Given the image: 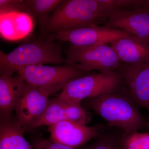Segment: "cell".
Wrapping results in <instances>:
<instances>
[{"instance_id":"cell-1","label":"cell","mask_w":149,"mask_h":149,"mask_svg":"<svg viewBox=\"0 0 149 149\" xmlns=\"http://www.w3.org/2000/svg\"><path fill=\"white\" fill-rule=\"evenodd\" d=\"M84 104L102 118L109 126L118 128L125 134L138 132L148 125L125 88L86 99Z\"/></svg>"},{"instance_id":"cell-2","label":"cell","mask_w":149,"mask_h":149,"mask_svg":"<svg viewBox=\"0 0 149 149\" xmlns=\"http://www.w3.org/2000/svg\"><path fill=\"white\" fill-rule=\"evenodd\" d=\"M66 63L60 47L54 41L38 40L22 44L8 54L0 52L1 76H12L25 67Z\"/></svg>"},{"instance_id":"cell-3","label":"cell","mask_w":149,"mask_h":149,"mask_svg":"<svg viewBox=\"0 0 149 149\" xmlns=\"http://www.w3.org/2000/svg\"><path fill=\"white\" fill-rule=\"evenodd\" d=\"M107 17L102 0H68L58 6L44 26L54 34L91 26Z\"/></svg>"},{"instance_id":"cell-4","label":"cell","mask_w":149,"mask_h":149,"mask_svg":"<svg viewBox=\"0 0 149 149\" xmlns=\"http://www.w3.org/2000/svg\"><path fill=\"white\" fill-rule=\"evenodd\" d=\"M123 85L118 70L87 74L68 83L58 97L70 102L81 103L83 100L119 91Z\"/></svg>"},{"instance_id":"cell-5","label":"cell","mask_w":149,"mask_h":149,"mask_svg":"<svg viewBox=\"0 0 149 149\" xmlns=\"http://www.w3.org/2000/svg\"><path fill=\"white\" fill-rule=\"evenodd\" d=\"M17 72L26 83L47 89L52 94L62 91L70 82L88 73L67 63L58 66L32 65L20 68Z\"/></svg>"},{"instance_id":"cell-6","label":"cell","mask_w":149,"mask_h":149,"mask_svg":"<svg viewBox=\"0 0 149 149\" xmlns=\"http://www.w3.org/2000/svg\"><path fill=\"white\" fill-rule=\"evenodd\" d=\"M66 63L85 72L117 71L120 61L111 46L100 44L85 47L70 46L67 52Z\"/></svg>"},{"instance_id":"cell-7","label":"cell","mask_w":149,"mask_h":149,"mask_svg":"<svg viewBox=\"0 0 149 149\" xmlns=\"http://www.w3.org/2000/svg\"><path fill=\"white\" fill-rule=\"evenodd\" d=\"M130 35L132 34L121 29L93 24L88 27L51 34L47 40L68 42L73 47H85L111 43Z\"/></svg>"},{"instance_id":"cell-8","label":"cell","mask_w":149,"mask_h":149,"mask_svg":"<svg viewBox=\"0 0 149 149\" xmlns=\"http://www.w3.org/2000/svg\"><path fill=\"white\" fill-rule=\"evenodd\" d=\"M91 114L81 103L70 102L58 97L49 100L45 110L27 131L44 125L51 126L64 120L86 125L91 122Z\"/></svg>"},{"instance_id":"cell-9","label":"cell","mask_w":149,"mask_h":149,"mask_svg":"<svg viewBox=\"0 0 149 149\" xmlns=\"http://www.w3.org/2000/svg\"><path fill=\"white\" fill-rule=\"evenodd\" d=\"M106 127L103 125L88 126L86 124L64 120L49 127L50 139L65 146L77 148L84 146L95 139Z\"/></svg>"},{"instance_id":"cell-10","label":"cell","mask_w":149,"mask_h":149,"mask_svg":"<svg viewBox=\"0 0 149 149\" xmlns=\"http://www.w3.org/2000/svg\"><path fill=\"white\" fill-rule=\"evenodd\" d=\"M52 95L47 89L26 83L15 110L17 118L27 131L45 110L49 97Z\"/></svg>"},{"instance_id":"cell-11","label":"cell","mask_w":149,"mask_h":149,"mask_svg":"<svg viewBox=\"0 0 149 149\" xmlns=\"http://www.w3.org/2000/svg\"><path fill=\"white\" fill-rule=\"evenodd\" d=\"M107 18L106 26L129 32L149 45V4L133 10H116Z\"/></svg>"},{"instance_id":"cell-12","label":"cell","mask_w":149,"mask_h":149,"mask_svg":"<svg viewBox=\"0 0 149 149\" xmlns=\"http://www.w3.org/2000/svg\"><path fill=\"white\" fill-rule=\"evenodd\" d=\"M118 71L133 102L149 112V62L120 65Z\"/></svg>"},{"instance_id":"cell-13","label":"cell","mask_w":149,"mask_h":149,"mask_svg":"<svg viewBox=\"0 0 149 149\" xmlns=\"http://www.w3.org/2000/svg\"><path fill=\"white\" fill-rule=\"evenodd\" d=\"M110 44L120 62L128 64L149 62V45L135 35L125 36Z\"/></svg>"},{"instance_id":"cell-14","label":"cell","mask_w":149,"mask_h":149,"mask_svg":"<svg viewBox=\"0 0 149 149\" xmlns=\"http://www.w3.org/2000/svg\"><path fill=\"white\" fill-rule=\"evenodd\" d=\"M34 23L32 16L24 12L0 13V34L10 41L22 40L32 32Z\"/></svg>"},{"instance_id":"cell-15","label":"cell","mask_w":149,"mask_h":149,"mask_svg":"<svg viewBox=\"0 0 149 149\" xmlns=\"http://www.w3.org/2000/svg\"><path fill=\"white\" fill-rule=\"evenodd\" d=\"M26 82L22 77L0 76V119L9 117L24 92Z\"/></svg>"},{"instance_id":"cell-16","label":"cell","mask_w":149,"mask_h":149,"mask_svg":"<svg viewBox=\"0 0 149 149\" xmlns=\"http://www.w3.org/2000/svg\"><path fill=\"white\" fill-rule=\"evenodd\" d=\"M25 131L16 117L0 119V149H32L24 138Z\"/></svg>"},{"instance_id":"cell-17","label":"cell","mask_w":149,"mask_h":149,"mask_svg":"<svg viewBox=\"0 0 149 149\" xmlns=\"http://www.w3.org/2000/svg\"><path fill=\"white\" fill-rule=\"evenodd\" d=\"M105 127L92 143L85 146L83 149H122L121 140L123 132L111 130Z\"/></svg>"},{"instance_id":"cell-18","label":"cell","mask_w":149,"mask_h":149,"mask_svg":"<svg viewBox=\"0 0 149 149\" xmlns=\"http://www.w3.org/2000/svg\"><path fill=\"white\" fill-rule=\"evenodd\" d=\"M61 0H25L26 13L42 17L63 2Z\"/></svg>"},{"instance_id":"cell-19","label":"cell","mask_w":149,"mask_h":149,"mask_svg":"<svg viewBox=\"0 0 149 149\" xmlns=\"http://www.w3.org/2000/svg\"><path fill=\"white\" fill-rule=\"evenodd\" d=\"M121 144L122 149H149V133H123Z\"/></svg>"},{"instance_id":"cell-20","label":"cell","mask_w":149,"mask_h":149,"mask_svg":"<svg viewBox=\"0 0 149 149\" xmlns=\"http://www.w3.org/2000/svg\"><path fill=\"white\" fill-rule=\"evenodd\" d=\"M32 149H83V147L73 148L43 138H36L30 143Z\"/></svg>"},{"instance_id":"cell-21","label":"cell","mask_w":149,"mask_h":149,"mask_svg":"<svg viewBox=\"0 0 149 149\" xmlns=\"http://www.w3.org/2000/svg\"><path fill=\"white\" fill-rule=\"evenodd\" d=\"M11 12H26L25 1L0 0V13Z\"/></svg>"},{"instance_id":"cell-22","label":"cell","mask_w":149,"mask_h":149,"mask_svg":"<svg viewBox=\"0 0 149 149\" xmlns=\"http://www.w3.org/2000/svg\"><path fill=\"white\" fill-rule=\"evenodd\" d=\"M105 4H106V3H105ZM107 10H108V9H107ZM108 14H109V12H108Z\"/></svg>"},{"instance_id":"cell-23","label":"cell","mask_w":149,"mask_h":149,"mask_svg":"<svg viewBox=\"0 0 149 149\" xmlns=\"http://www.w3.org/2000/svg\"><path fill=\"white\" fill-rule=\"evenodd\" d=\"M148 125H149V122L148 123Z\"/></svg>"}]
</instances>
